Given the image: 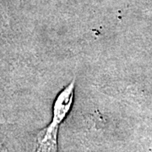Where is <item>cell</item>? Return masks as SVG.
Segmentation results:
<instances>
[{
	"label": "cell",
	"instance_id": "6da1fadb",
	"mask_svg": "<svg viewBox=\"0 0 152 152\" xmlns=\"http://www.w3.org/2000/svg\"><path fill=\"white\" fill-rule=\"evenodd\" d=\"M75 80L70 82L57 96L53 107L52 121L37 137L36 152L58 151V134L60 124L72 107L75 96Z\"/></svg>",
	"mask_w": 152,
	"mask_h": 152
}]
</instances>
